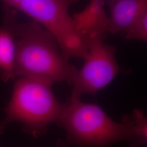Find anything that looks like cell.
Listing matches in <instances>:
<instances>
[{
	"label": "cell",
	"instance_id": "obj_5",
	"mask_svg": "<svg viewBox=\"0 0 147 147\" xmlns=\"http://www.w3.org/2000/svg\"><path fill=\"white\" fill-rule=\"evenodd\" d=\"M105 36H85L88 53L84 63L78 70L74 81L69 99L80 100L81 96L90 94L95 96L114 79L121 71L116 61V47L103 42Z\"/></svg>",
	"mask_w": 147,
	"mask_h": 147
},
{
	"label": "cell",
	"instance_id": "obj_2",
	"mask_svg": "<svg viewBox=\"0 0 147 147\" xmlns=\"http://www.w3.org/2000/svg\"><path fill=\"white\" fill-rule=\"evenodd\" d=\"M54 83L48 79L20 76L14 83L13 93L0 121V135L13 122L35 137L45 134L50 124L60 125L64 104L56 99L52 91Z\"/></svg>",
	"mask_w": 147,
	"mask_h": 147
},
{
	"label": "cell",
	"instance_id": "obj_11",
	"mask_svg": "<svg viewBox=\"0 0 147 147\" xmlns=\"http://www.w3.org/2000/svg\"><path fill=\"white\" fill-rule=\"evenodd\" d=\"M1 1L4 3V5H7L14 8L16 5L24 0H1Z\"/></svg>",
	"mask_w": 147,
	"mask_h": 147
},
{
	"label": "cell",
	"instance_id": "obj_3",
	"mask_svg": "<svg viewBox=\"0 0 147 147\" xmlns=\"http://www.w3.org/2000/svg\"><path fill=\"white\" fill-rule=\"evenodd\" d=\"M59 125L67 132L60 143L63 147H110L123 141L137 144L128 116L117 122L98 105L80 100L69 99L64 103Z\"/></svg>",
	"mask_w": 147,
	"mask_h": 147
},
{
	"label": "cell",
	"instance_id": "obj_12",
	"mask_svg": "<svg viewBox=\"0 0 147 147\" xmlns=\"http://www.w3.org/2000/svg\"><path fill=\"white\" fill-rule=\"evenodd\" d=\"M96 1H102V0H96Z\"/></svg>",
	"mask_w": 147,
	"mask_h": 147
},
{
	"label": "cell",
	"instance_id": "obj_9",
	"mask_svg": "<svg viewBox=\"0 0 147 147\" xmlns=\"http://www.w3.org/2000/svg\"><path fill=\"white\" fill-rule=\"evenodd\" d=\"M137 144L147 142V117L140 110L136 109L129 116Z\"/></svg>",
	"mask_w": 147,
	"mask_h": 147
},
{
	"label": "cell",
	"instance_id": "obj_6",
	"mask_svg": "<svg viewBox=\"0 0 147 147\" xmlns=\"http://www.w3.org/2000/svg\"><path fill=\"white\" fill-rule=\"evenodd\" d=\"M110 16L107 32L125 33L133 26L147 9V0H107Z\"/></svg>",
	"mask_w": 147,
	"mask_h": 147
},
{
	"label": "cell",
	"instance_id": "obj_1",
	"mask_svg": "<svg viewBox=\"0 0 147 147\" xmlns=\"http://www.w3.org/2000/svg\"><path fill=\"white\" fill-rule=\"evenodd\" d=\"M2 11L16 37V77H39L73 86L78 70L63 55L53 34L34 20L19 22L13 8L4 5Z\"/></svg>",
	"mask_w": 147,
	"mask_h": 147
},
{
	"label": "cell",
	"instance_id": "obj_8",
	"mask_svg": "<svg viewBox=\"0 0 147 147\" xmlns=\"http://www.w3.org/2000/svg\"><path fill=\"white\" fill-rule=\"evenodd\" d=\"M16 39L10 25L3 19L0 26V78L5 82L16 78Z\"/></svg>",
	"mask_w": 147,
	"mask_h": 147
},
{
	"label": "cell",
	"instance_id": "obj_7",
	"mask_svg": "<svg viewBox=\"0 0 147 147\" xmlns=\"http://www.w3.org/2000/svg\"><path fill=\"white\" fill-rule=\"evenodd\" d=\"M103 1L91 0L84 10L75 14L73 20L77 30L84 36H105L107 32L109 18L104 8Z\"/></svg>",
	"mask_w": 147,
	"mask_h": 147
},
{
	"label": "cell",
	"instance_id": "obj_4",
	"mask_svg": "<svg viewBox=\"0 0 147 147\" xmlns=\"http://www.w3.org/2000/svg\"><path fill=\"white\" fill-rule=\"evenodd\" d=\"M79 0H24L14 8L50 32L63 55L84 59L88 53L86 39L69 16V7Z\"/></svg>",
	"mask_w": 147,
	"mask_h": 147
},
{
	"label": "cell",
	"instance_id": "obj_10",
	"mask_svg": "<svg viewBox=\"0 0 147 147\" xmlns=\"http://www.w3.org/2000/svg\"><path fill=\"white\" fill-rule=\"evenodd\" d=\"M127 40L147 41V9L136 23L127 31L124 33Z\"/></svg>",
	"mask_w": 147,
	"mask_h": 147
}]
</instances>
